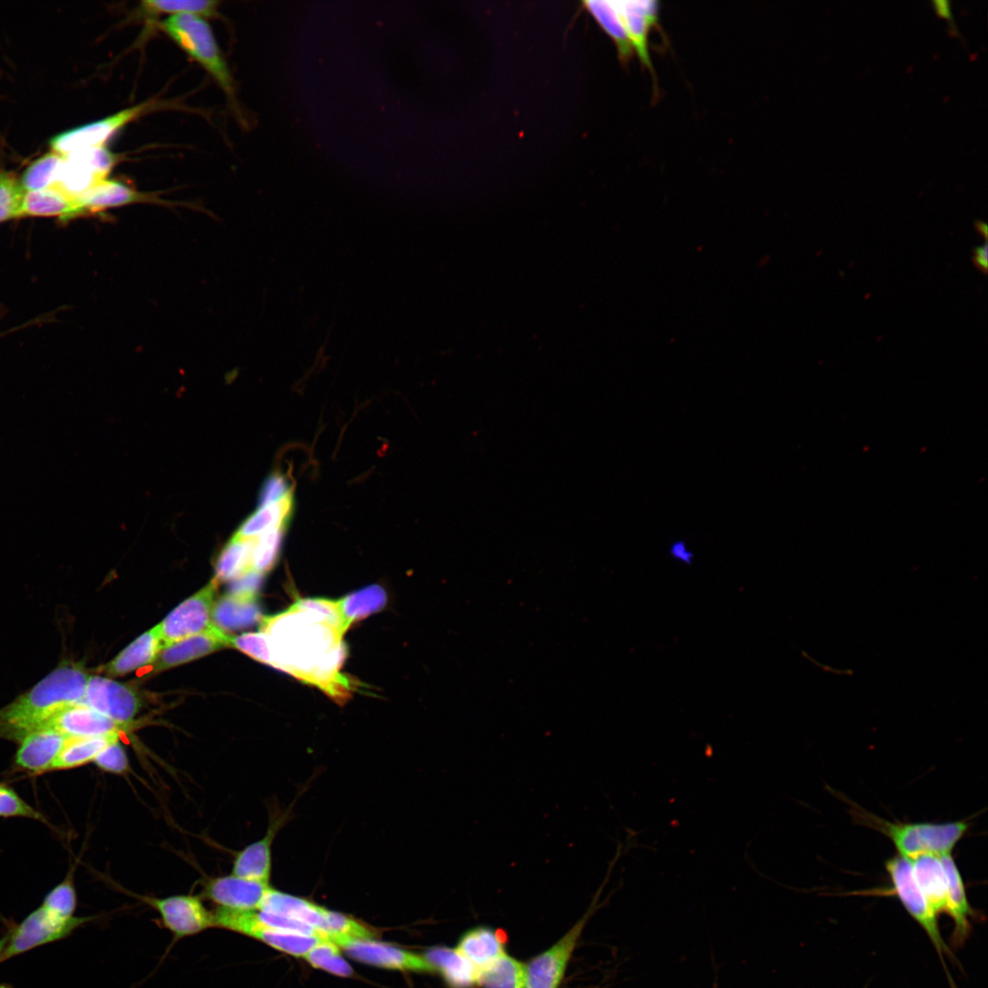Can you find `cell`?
<instances>
[{
	"instance_id": "1",
	"label": "cell",
	"mask_w": 988,
	"mask_h": 988,
	"mask_svg": "<svg viewBox=\"0 0 988 988\" xmlns=\"http://www.w3.org/2000/svg\"><path fill=\"white\" fill-rule=\"evenodd\" d=\"M260 630L269 642L273 667L313 684L343 702L351 682L338 672L345 658L344 633L314 613L291 607L263 617Z\"/></svg>"
},
{
	"instance_id": "2",
	"label": "cell",
	"mask_w": 988,
	"mask_h": 988,
	"mask_svg": "<svg viewBox=\"0 0 988 988\" xmlns=\"http://www.w3.org/2000/svg\"><path fill=\"white\" fill-rule=\"evenodd\" d=\"M90 674L81 662L63 660L25 693L0 709V738L20 742L41 730L60 708L82 703Z\"/></svg>"
},
{
	"instance_id": "3",
	"label": "cell",
	"mask_w": 988,
	"mask_h": 988,
	"mask_svg": "<svg viewBox=\"0 0 988 988\" xmlns=\"http://www.w3.org/2000/svg\"><path fill=\"white\" fill-rule=\"evenodd\" d=\"M864 820L892 841L898 855L908 860L925 854L937 856L950 854L969 828L965 821L891 822L871 815Z\"/></svg>"
},
{
	"instance_id": "4",
	"label": "cell",
	"mask_w": 988,
	"mask_h": 988,
	"mask_svg": "<svg viewBox=\"0 0 988 988\" xmlns=\"http://www.w3.org/2000/svg\"><path fill=\"white\" fill-rule=\"evenodd\" d=\"M160 26L169 38L214 78L228 97L233 100L234 87L230 70L205 18L193 14L173 15L165 18Z\"/></svg>"
},
{
	"instance_id": "5",
	"label": "cell",
	"mask_w": 988,
	"mask_h": 988,
	"mask_svg": "<svg viewBox=\"0 0 988 988\" xmlns=\"http://www.w3.org/2000/svg\"><path fill=\"white\" fill-rule=\"evenodd\" d=\"M885 866L892 882V893L898 897L905 909L929 936L944 965L950 986L955 988L950 982L951 978L944 961L945 956L953 957L952 952L941 937L938 917L931 910L915 880L910 860L897 855L889 858Z\"/></svg>"
},
{
	"instance_id": "6",
	"label": "cell",
	"mask_w": 988,
	"mask_h": 988,
	"mask_svg": "<svg viewBox=\"0 0 988 988\" xmlns=\"http://www.w3.org/2000/svg\"><path fill=\"white\" fill-rule=\"evenodd\" d=\"M95 917H64L42 905L9 931L1 962L39 946L62 940Z\"/></svg>"
},
{
	"instance_id": "7",
	"label": "cell",
	"mask_w": 988,
	"mask_h": 988,
	"mask_svg": "<svg viewBox=\"0 0 988 988\" xmlns=\"http://www.w3.org/2000/svg\"><path fill=\"white\" fill-rule=\"evenodd\" d=\"M214 928L230 930L257 940L284 953L301 957L322 939L276 928L262 921L256 911H237L216 907Z\"/></svg>"
},
{
	"instance_id": "8",
	"label": "cell",
	"mask_w": 988,
	"mask_h": 988,
	"mask_svg": "<svg viewBox=\"0 0 988 988\" xmlns=\"http://www.w3.org/2000/svg\"><path fill=\"white\" fill-rule=\"evenodd\" d=\"M218 585L215 579H211L157 624L163 647L215 627L211 611Z\"/></svg>"
},
{
	"instance_id": "9",
	"label": "cell",
	"mask_w": 988,
	"mask_h": 988,
	"mask_svg": "<svg viewBox=\"0 0 988 988\" xmlns=\"http://www.w3.org/2000/svg\"><path fill=\"white\" fill-rule=\"evenodd\" d=\"M139 898L158 913L162 926L172 933L174 941L214 928L213 912L206 908L200 897L175 895Z\"/></svg>"
},
{
	"instance_id": "10",
	"label": "cell",
	"mask_w": 988,
	"mask_h": 988,
	"mask_svg": "<svg viewBox=\"0 0 988 988\" xmlns=\"http://www.w3.org/2000/svg\"><path fill=\"white\" fill-rule=\"evenodd\" d=\"M152 106L151 102L140 103L106 118L59 134L50 140L52 152L65 156L80 150L103 146L118 130L152 109Z\"/></svg>"
},
{
	"instance_id": "11",
	"label": "cell",
	"mask_w": 988,
	"mask_h": 988,
	"mask_svg": "<svg viewBox=\"0 0 988 988\" xmlns=\"http://www.w3.org/2000/svg\"><path fill=\"white\" fill-rule=\"evenodd\" d=\"M332 942L353 959L373 966L421 972H435L424 955L376 941L373 939H354L337 935L333 937Z\"/></svg>"
},
{
	"instance_id": "12",
	"label": "cell",
	"mask_w": 988,
	"mask_h": 988,
	"mask_svg": "<svg viewBox=\"0 0 988 988\" xmlns=\"http://www.w3.org/2000/svg\"><path fill=\"white\" fill-rule=\"evenodd\" d=\"M82 703L127 726L141 708L140 697L132 687L100 675L90 676Z\"/></svg>"
},
{
	"instance_id": "13",
	"label": "cell",
	"mask_w": 988,
	"mask_h": 988,
	"mask_svg": "<svg viewBox=\"0 0 988 988\" xmlns=\"http://www.w3.org/2000/svg\"><path fill=\"white\" fill-rule=\"evenodd\" d=\"M585 924L578 921L557 943L525 965V988H557Z\"/></svg>"
},
{
	"instance_id": "14",
	"label": "cell",
	"mask_w": 988,
	"mask_h": 988,
	"mask_svg": "<svg viewBox=\"0 0 988 988\" xmlns=\"http://www.w3.org/2000/svg\"><path fill=\"white\" fill-rule=\"evenodd\" d=\"M270 887L269 884L247 880L231 874L208 880L203 886L201 897L220 908L257 911Z\"/></svg>"
},
{
	"instance_id": "15",
	"label": "cell",
	"mask_w": 988,
	"mask_h": 988,
	"mask_svg": "<svg viewBox=\"0 0 988 988\" xmlns=\"http://www.w3.org/2000/svg\"><path fill=\"white\" fill-rule=\"evenodd\" d=\"M128 728L83 703H75L57 711L41 730H55L68 737H91L119 734Z\"/></svg>"
},
{
	"instance_id": "16",
	"label": "cell",
	"mask_w": 988,
	"mask_h": 988,
	"mask_svg": "<svg viewBox=\"0 0 988 988\" xmlns=\"http://www.w3.org/2000/svg\"><path fill=\"white\" fill-rule=\"evenodd\" d=\"M232 635L216 627L163 647L152 663L151 673H157L199 659L224 648H231Z\"/></svg>"
},
{
	"instance_id": "17",
	"label": "cell",
	"mask_w": 988,
	"mask_h": 988,
	"mask_svg": "<svg viewBox=\"0 0 988 988\" xmlns=\"http://www.w3.org/2000/svg\"><path fill=\"white\" fill-rule=\"evenodd\" d=\"M68 736L51 729L27 735L19 742L14 767L30 775L51 771L52 765L66 743Z\"/></svg>"
},
{
	"instance_id": "18",
	"label": "cell",
	"mask_w": 988,
	"mask_h": 988,
	"mask_svg": "<svg viewBox=\"0 0 988 988\" xmlns=\"http://www.w3.org/2000/svg\"><path fill=\"white\" fill-rule=\"evenodd\" d=\"M81 216L134 203L170 204L155 193L137 191L117 180L105 179L76 199Z\"/></svg>"
},
{
	"instance_id": "19",
	"label": "cell",
	"mask_w": 988,
	"mask_h": 988,
	"mask_svg": "<svg viewBox=\"0 0 988 988\" xmlns=\"http://www.w3.org/2000/svg\"><path fill=\"white\" fill-rule=\"evenodd\" d=\"M939 858L947 878L946 913L953 922L951 941L954 947L959 948L970 936L974 909L969 903L962 876L952 855L948 854Z\"/></svg>"
},
{
	"instance_id": "20",
	"label": "cell",
	"mask_w": 988,
	"mask_h": 988,
	"mask_svg": "<svg viewBox=\"0 0 988 988\" xmlns=\"http://www.w3.org/2000/svg\"><path fill=\"white\" fill-rule=\"evenodd\" d=\"M286 816L273 819L266 834L240 851L233 861L231 875L269 884L272 871V844Z\"/></svg>"
},
{
	"instance_id": "21",
	"label": "cell",
	"mask_w": 988,
	"mask_h": 988,
	"mask_svg": "<svg viewBox=\"0 0 988 988\" xmlns=\"http://www.w3.org/2000/svg\"><path fill=\"white\" fill-rule=\"evenodd\" d=\"M263 616L256 596L226 593L214 601L211 620L220 630H240L261 622Z\"/></svg>"
},
{
	"instance_id": "22",
	"label": "cell",
	"mask_w": 988,
	"mask_h": 988,
	"mask_svg": "<svg viewBox=\"0 0 988 988\" xmlns=\"http://www.w3.org/2000/svg\"><path fill=\"white\" fill-rule=\"evenodd\" d=\"M162 647L156 625L140 635L98 671L110 677L124 676L144 666L152 665Z\"/></svg>"
},
{
	"instance_id": "23",
	"label": "cell",
	"mask_w": 988,
	"mask_h": 988,
	"mask_svg": "<svg viewBox=\"0 0 988 988\" xmlns=\"http://www.w3.org/2000/svg\"><path fill=\"white\" fill-rule=\"evenodd\" d=\"M50 216L63 220L81 217L76 199L55 187L24 192L18 218Z\"/></svg>"
},
{
	"instance_id": "24",
	"label": "cell",
	"mask_w": 988,
	"mask_h": 988,
	"mask_svg": "<svg viewBox=\"0 0 988 988\" xmlns=\"http://www.w3.org/2000/svg\"><path fill=\"white\" fill-rule=\"evenodd\" d=\"M915 880L938 917L946 913L947 878L939 856L920 854L910 860Z\"/></svg>"
},
{
	"instance_id": "25",
	"label": "cell",
	"mask_w": 988,
	"mask_h": 988,
	"mask_svg": "<svg viewBox=\"0 0 988 988\" xmlns=\"http://www.w3.org/2000/svg\"><path fill=\"white\" fill-rule=\"evenodd\" d=\"M630 45L642 65L654 75L649 51V32L653 27L646 16L643 1H614Z\"/></svg>"
},
{
	"instance_id": "26",
	"label": "cell",
	"mask_w": 988,
	"mask_h": 988,
	"mask_svg": "<svg viewBox=\"0 0 988 988\" xmlns=\"http://www.w3.org/2000/svg\"><path fill=\"white\" fill-rule=\"evenodd\" d=\"M424 956L453 988H469L478 983V969L456 949L435 948Z\"/></svg>"
},
{
	"instance_id": "27",
	"label": "cell",
	"mask_w": 988,
	"mask_h": 988,
	"mask_svg": "<svg viewBox=\"0 0 988 988\" xmlns=\"http://www.w3.org/2000/svg\"><path fill=\"white\" fill-rule=\"evenodd\" d=\"M456 950L478 970L487 967L505 952L500 938L487 928L467 932Z\"/></svg>"
},
{
	"instance_id": "28",
	"label": "cell",
	"mask_w": 988,
	"mask_h": 988,
	"mask_svg": "<svg viewBox=\"0 0 988 988\" xmlns=\"http://www.w3.org/2000/svg\"><path fill=\"white\" fill-rule=\"evenodd\" d=\"M118 739L119 734L91 737H68L56 757L51 770L70 769L93 762L103 748L118 741Z\"/></svg>"
},
{
	"instance_id": "29",
	"label": "cell",
	"mask_w": 988,
	"mask_h": 988,
	"mask_svg": "<svg viewBox=\"0 0 988 988\" xmlns=\"http://www.w3.org/2000/svg\"><path fill=\"white\" fill-rule=\"evenodd\" d=\"M583 5L614 41L621 61L627 63L634 51L614 1L586 0Z\"/></svg>"
},
{
	"instance_id": "30",
	"label": "cell",
	"mask_w": 988,
	"mask_h": 988,
	"mask_svg": "<svg viewBox=\"0 0 988 988\" xmlns=\"http://www.w3.org/2000/svg\"><path fill=\"white\" fill-rule=\"evenodd\" d=\"M255 538H240L235 535L229 541L219 555L215 566V581H232L252 568V554Z\"/></svg>"
},
{
	"instance_id": "31",
	"label": "cell",
	"mask_w": 988,
	"mask_h": 988,
	"mask_svg": "<svg viewBox=\"0 0 988 988\" xmlns=\"http://www.w3.org/2000/svg\"><path fill=\"white\" fill-rule=\"evenodd\" d=\"M293 509V495L288 493L280 500L259 507L240 526L234 534L240 538H255L266 530L287 524Z\"/></svg>"
},
{
	"instance_id": "32",
	"label": "cell",
	"mask_w": 988,
	"mask_h": 988,
	"mask_svg": "<svg viewBox=\"0 0 988 988\" xmlns=\"http://www.w3.org/2000/svg\"><path fill=\"white\" fill-rule=\"evenodd\" d=\"M478 984L484 988H525V965L504 952L487 967L478 970Z\"/></svg>"
},
{
	"instance_id": "33",
	"label": "cell",
	"mask_w": 988,
	"mask_h": 988,
	"mask_svg": "<svg viewBox=\"0 0 988 988\" xmlns=\"http://www.w3.org/2000/svg\"><path fill=\"white\" fill-rule=\"evenodd\" d=\"M386 602V592L378 585L364 587L338 600L339 610L348 628L351 623L380 611Z\"/></svg>"
},
{
	"instance_id": "34",
	"label": "cell",
	"mask_w": 988,
	"mask_h": 988,
	"mask_svg": "<svg viewBox=\"0 0 988 988\" xmlns=\"http://www.w3.org/2000/svg\"><path fill=\"white\" fill-rule=\"evenodd\" d=\"M64 156L48 153L34 161L23 173L20 183L25 191L53 187L58 180Z\"/></svg>"
},
{
	"instance_id": "35",
	"label": "cell",
	"mask_w": 988,
	"mask_h": 988,
	"mask_svg": "<svg viewBox=\"0 0 988 988\" xmlns=\"http://www.w3.org/2000/svg\"><path fill=\"white\" fill-rule=\"evenodd\" d=\"M287 524L270 528L255 537L252 554V568L261 574L275 564Z\"/></svg>"
},
{
	"instance_id": "36",
	"label": "cell",
	"mask_w": 988,
	"mask_h": 988,
	"mask_svg": "<svg viewBox=\"0 0 988 988\" xmlns=\"http://www.w3.org/2000/svg\"><path fill=\"white\" fill-rule=\"evenodd\" d=\"M219 2L210 0H151L142 2V9L150 15L193 14L210 17L216 14Z\"/></svg>"
},
{
	"instance_id": "37",
	"label": "cell",
	"mask_w": 988,
	"mask_h": 988,
	"mask_svg": "<svg viewBox=\"0 0 988 988\" xmlns=\"http://www.w3.org/2000/svg\"><path fill=\"white\" fill-rule=\"evenodd\" d=\"M310 965L338 976H349L352 969L341 954V949L335 943L322 940L312 947L304 956Z\"/></svg>"
},
{
	"instance_id": "38",
	"label": "cell",
	"mask_w": 988,
	"mask_h": 988,
	"mask_svg": "<svg viewBox=\"0 0 988 988\" xmlns=\"http://www.w3.org/2000/svg\"><path fill=\"white\" fill-rule=\"evenodd\" d=\"M65 156L88 169L101 180L107 179V176L119 161V156L104 146L80 150Z\"/></svg>"
},
{
	"instance_id": "39",
	"label": "cell",
	"mask_w": 988,
	"mask_h": 988,
	"mask_svg": "<svg viewBox=\"0 0 988 988\" xmlns=\"http://www.w3.org/2000/svg\"><path fill=\"white\" fill-rule=\"evenodd\" d=\"M24 192L16 176L0 169V222L18 218Z\"/></svg>"
},
{
	"instance_id": "40",
	"label": "cell",
	"mask_w": 988,
	"mask_h": 988,
	"mask_svg": "<svg viewBox=\"0 0 988 988\" xmlns=\"http://www.w3.org/2000/svg\"><path fill=\"white\" fill-rule=\"evenodd\" d=\"M41 905L61 916L73 917L77 906V896L72 871L69 872L65 879L45 896Z\"/></svg>"
},
{
	"instance_id": "41",
	"label": "cell",
	"mask_w": 988,
	"mask_h": 988,
	"mask_svg": "<svg viewBox=\"0 0 988 988\" xmlns=\"http://www.w3.org/2000/svg\"><path fill=\"white\" fill-rule=\"evenodd\" d=\"M231 648L241 650L257 661L273 666L268 639L261 630L232 636Z\"/></svg>"
},
{
	"instance_id": "42",
	"label": "cell",
	"mask_w": 988,
	"mask_h": 988,
	"mask_svg": "<svg viewBox=\"0 0 988 988\" xmlns=\"http://www.w3.org/2000/svg\"><path fill=\"white\" fill-rule=\"evenodd\" d=\"M0 817H23L49 824L46 817L34 809L16 791L0 783Z\"/></svg>"
},
{
	"instance_id": "43",
	"label": "cell",
	"mask_w": 988,
	"mask_h": 988,
	"mask_svg": "<svg viewBox=\"0 0 988 988\" xmlns=\"http://www.w3.org/2000/svg\"><path fill=\"white\" fill-rule=\"evenodd\" d=\"M293 607L317 614L343 633L349 628L342 618L338 601L318 598L302 599L295 603Z\"/></svg>"
},
{
	"instance_id": "44",
	"label": "cell",
	"mask_w": 988,
	"mask_h": 988,
	"mask_svg": "<svg viewBox=\"0 0 988 988\" xmlns=\"http://www.w3.org/2000/svg\"><path fill=\"white\" fill-rule=\"evenodd\" d=\"M93 763L100 769L113 774H124L129 769L127 754L119 740L103 748Z\"/></svg>"
},
{
	"instance_id": "45",
	"label": "cell",
	"mask_w": 988,
	"mask_h": 988,
	"mask_svg": "<svg viewBox=\"0 0 988 988\" xmlns=\"http://www.w3.org/2000/svg\"><path fill=\"white\" fill-rule=\"evenodd\" d=\"M292 492L285 476L273 474L264 482L259 496V507L274 503Z\"/></svg>"
},
{
	"instance_id": "46",
	"label": "cell",
	"mask_w": 988,
	"mask_h": 988,
	"mask_svg": "<svg viewBox=\"0 0 988 988\" xmlns=\"http://www.w3.org/2000/svg\"><path fill=\"white\" fill-rule=\"evenodd\" d=\"M263 575V574L251 569L231 581V583L228 593L256 596Z\"/></svg>"
},
{
	"instance_id": "47",
	"label": "cell",
	"mask_w": 988,
	"mask_h": 988,
	"mask_svg": "<svg viewBox=\"0 0 988 988\" xmlns=\"http://www.w3.org/2000/svg\"><path fill=\"white\" fill-rule=\"evenodd\" d=\"M669 553L674 560L682 562L688 565L693 564L694 554L688 549L687 544L683 540H677L671 542Z\"/></svg>"
},
{
	"instance_id": "48",
	"label": "cell",
	"mask_w": 988,
	"mask_h": 988,
	"mask_svg": "<svg viewBox=\"0 0 988 988\" xmlns=\"http://www.w3.org/2000/svg\"><path fill=\"white\" fill-rule=\"evenodd\" d=\"M974 265L983 273H986L988 267V248L987 242L982 246H978L973 250Z\"/></svg>"
},
{
	"instance_id": "49",
	"label": "cell",
	"mask_w": 988,
	"mask_h": 988,
	"mask_svg": "<svg viewBox=\"0 0 988 988\" xmlns=\"http://www.w3.org/2000/svg\"><path fill=\"white\" fill-rule=\"evenodd\" d=\"M937 15L945 19H951L950 2L946 0H935L932 2Z\"/></svg>"
},
{
	"instance_id": "50",
	"label": "cell",
	"mask_w": 988,
	"mask_h": 988,
	"mask_svg": "<svg viewBox=\"0 0 988 988\" xmlns=\"http://www.w3.org/2000/svg\"><path fill=\"white\" fill-rule=\"evenodd\" d=\"M975 227H976L977 231H979V232H980V233H981V234H982V235H983V236L984 238H986V237H987V234H988V227H987V224H986L985 222H983V221H977V222H976V225H975Z\"/></svg>"
},
{
	"instance_id": "51",
	"label": "cell",
	"mask_w": 988,
	"mask_h": 988,
	"mask_svg": "<svg viewBox=\"0 0 988 988\" xmlns=\"http://www.w3.org/2000/svg\"><path fill=\"white\" fill-rule=\"evenodd\" d=\"M7 938H8V934H6L5 936H4L3 938L0 939V962H1V957H2L3 951H4V950L5 948V945H6V942H7Z\"/></svg>"
},
{
	"instance_id": "52",
	"label": "cell",
	"mask_w": 988,
	"mask_h": 988,
	"mask_svg": "<svg viewBox=\"0 0 988 988\" xmlns=\"http://www.w3.org/2000/svg\"><path fill=\"white\" fill-rule=\"evenodd\" d=\"M0 988H13V987L11 985H9V984L3 983V984H0Z\"/></svg>"
}]
</instances>
